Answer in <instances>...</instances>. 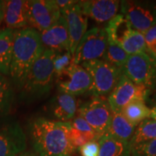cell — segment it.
I'll use <instances>...</instances> for the list:
<instances>
[{"mask_svg": "<svg viewBox=\"0 0 156 156\" xmlns=\"http://www.w3.org/2000/svg\"><path fill=\"white\" fill-rule=\"evenodd\" d=\"M98 156H131V146L129 142L123 141L105 134L98 140Z\"/></svg>", "mask_w": 156, "mask_h": 156, "instance_id": "20", "label": "cell"}, {"mask_svg": "<svg viewBox=\"0 0 156 156\" xmlns=\"http://www.w3.org/2000/svg\"><path fill=\"white\" fill-rule=\"evenodd\" d=\"M122 71L123 75L134 83L150 89L156 82V58L147 52L132 54Z\"/></svg>", "mask_w": 156, "mask_h": 156, "instance_id": "5", "label": "cell"}, {"mask_svg": "<svg viewBox=\"0 0 156 156\" xmlns=\"http://www.w3.org/2000/svg\"><path fill=\"white\" fill-rule=\"evenodd\" d=\"M28 26L41 33L48 29L61 17V11L54 0L26 1Z\"/></svg>", "mask_w": 156, "mask_h": 156, "instance_id": "9", "label": "cell"}, {"mask_svg": "<svg viewBox=\"0 0 156 156\" xmlns=\"http://www.w3.org/2000/svg\"><path fill=\"white\" fill-rule=\"evenodd\" d=\"M147 53L156 58V24L144 34Z\"/></svg>", "mask_w": 156, "mask_h": 156, "instance_id": "29", "label": "cell"}, {"mask_svg": "<svg viewBox=\"0 0 156 156\" xmlns=\"http://www.w3.org/2000/svg\"><path fill=\"white\" fill-rule=\"evenodd\" d=\"M40 33L27 28L15 30L9 77L12 85L21 88L30 68L44 51Z\"/></svg>", "mask_w": 156, "mask_h": 156, "instance_id": "2", "label": "cell"}, {"mask_svg": "<svg viewBox=\"0 0 156 156\" xmlns=\"http://www.w3.org/2000/svg\"><path fill=\"white\" fill-rule=\"evenodd\" d=\"M70 123H71L72 127L75 129L77 130H79V131L80 132H94L93 129L91 128V126L88 124V123L80 116H77L74 118L70 122Z\"/></svg>", "mask_w": 156, "mask_h": 156, "instance_id": "31", "label": "cell"}, {"mask_svg": "<svg viewBox=\"0 0 156 156\" xmlns=\"http://www.w3.org/2000/svg\"><path fill=\"white\" fill-rule=\"evenodd\" d=\"M80 65L90 76L91 86L87 93L93 97H103L110 94L122 75V69L114 67L103 58L83 62Z\"/></svg>", "mask_w": 156, "mask_h": 156, "instance_id": "4", "label": "cell"}, {"mask_svg": "<svg viewBox=\"0 0 156 156\" xmlns=\"http://www.w3.org/2000/svg\"><path fill=\"white\" fill-rule=\"evenodd\" d=\"M14 98L12 84L6 76L0 74V116H5L10 112Z\"/></svg>", "mask_w": 156, "mask_h": 156, "instance_id": "24", "label": "cell"}, {"mask_svg": "<svg viewBox=\"0 0 156 156\" xmlns=\"http://www.w3.org/2000/svg\"><path fill=\"white\" fill-rule=\"evenodd\" d=\"M136 126L129 122L121 113L113 112L110 125L106 132V134L129 142L135 132Z\"/></svg>", "mask_w": 156, "mask_h": 156, "instance_id": "19", "label": "cell"}, {"mask_svg": "<svg viewBox=\"0 0 156 156\" xmlns=\"http://www.w3.org/2000/svg\"><path fill=\"white\" fill-rule=\"evenodd\" d=\"M79 103L75 95L66 93L56 95L51 100L50 105L51 114L59 122H70L75 118Z\"/></svg>", "mask_w": 156, "mask_h": 156, "instance_id": "17", "label": "cell"}, {"mask_svg": "<svg viewBox=\"0 0 156 156\" xmlns=\"http://www.w3.org/2000/svg\"><path fill=\"white\" fill-rule=\"evenodd\" d=\"M134 29L132 28L131 25L124 15L122 14L116 15L114 18L111 20L105 28L108 40L119 46H122L130 36Z\"/></svg>", "mask_w": 156, "mask_h": 156, "instance_id": "18", "label": "cell"}, {"mask_svg": "<svg viewBox=\"0 0 156 156\" xmlns=\"http://www.w3.org/2000/svg\"><path fill=\"white\" fill-rule=\"evenodd\" d=\"M70 122L39 117L29 124L33 147L39 156H73L76 149L69 139Z\"/></svg>", "mask_w": 156, "mask_h": 156, "instance_id": "1", "label": "cell"}, {"mask_svg": "<svg viewBox=\"0 0 156 156\" xmlns=\"http://www.w3.org/2000/svg\"><path fill=\"white\" fill-rule=\"evenodd\" d=\"M149 119H152L156 121V104L153 108H151V115H150Z\"/></svg>", "mask_w": 156, "mask_h": 156, "instance_id": "34", "label": "cell"}, {"mask_svg": "<svg viewBox=\"0 0 156 156\" xmlns=\"http://www.w3.org/2000/svg\"><path fill=\"white\" fill-rule=\"evenodd\" d=\"M3 20V4L2 1H0V23Z\"/></svg>", "mask_w": 156, "mask_h": 156, "instance_id": "35", "label": "cell"}, {"mask_svg": "<svg viewBox=\"0 0 156 156\" xmlns=\"http://www.w3.org/2000/svg\"><path fill=\"white\" fill-rule=\"evenodd\" d=\"M54 1L61 12L69 8L77 2V1H73V0H54Z\"/></svg>", "mask_w": 156, "mask_h": 156, "instance_id": "32", "label": "cell"}, {"mask_svg": "<svg viewBox=\"0 0 156 156\" xmlns=\"http://www.w3.org/2000/svg\"><path fill=\"white\" fill-rule=\"evenodd\" d=\"M81 156H98L99 143L98 140H93L79 148Z\"/></svg>", "mask_w": 156, "mask_h": 156, "instance_id": "30", "label": "cell"}, {"mask_svg": "<svg viewBox=\"0 0 156 156\" xmlns=\"http://www.w3.org/2000/svg\"><path fill=\"white\" fill-rule=\"evenodd\" d=\"M3 20L7 28L13 30L27 28L26 1L7 0L2 1Z\"/></svg>", "mask_w": 156, "mask_h": 156, "instance_id": "16", "label": "cell"}, {"mask_svg": "<svg viewBox=\"0 0 156 156\" xmlns=\"http://www.w3.org/2000/svg\"><path fill=\"white\" fill-rule=\"evenodd\" d=\"M17 156H39L38 154L35 152H31V151H24L23 153H20Z\"/></svg>", "mask_w": 156, "mask_h": 156, "instance_id": "33", "label": "cell"}, {"mask_svg": "<svg viewBox=\"0 0 156 156\" xmlns=\"http://www.w3.org/2000/svg\"><path fill=\"white\" fill-rule=\"evenodd\" d=\"M113 112L107 99L93 97L77 110L78 116L83 118L91 126L98 140L106 133L110 125Z\"/></svg>", "mask_w": 156, "mask_h": 156, "instance_id": "6", "label": "cell"}, {"mask_svg": "<svg viewBox=\"0 0 156 156\" xmlns=\"http://www.w3.org/2000/svg\"><path fill=\"white\" fill-rule=\"evenodd\" d=\"M73 55L69 51L56 53L54 59V71L55 79L59 77L73 62Z\"/></svg>", "mask_w": 156, "mask_h": 156, "instance_id": "27", "label": "cell"}, {"mask_svg": "<svg viewBox=\"0 0 156 156\" xmlns=\"http://www.w3.org/2000/svg\"><path fill=\"white\" fill-rule=\"evenodd\" d=\"M26 137L17 122L0 129V156H17L25 151Z\"/></svg>", "mask_w": 156, "mask_h": 156, "instance_id": "12", "label": "cell"}, {"mask_svg": "<svg viewBox=\"0 0 156 156\" xmlns=\"http://www.w3.org/2000/svg\"><path fill=\"white\" fill-rule=\"evenodd\" d=\"M78 5L84 15L98 23H108L120 9V2L116 0L78 1Z\"/></svg>", "mask_w": 156, "mask_h": 156, "instance_id": "14", "label": "cell"}, {"mask_svg": "<svg viewBox=\"0 0 156 156\" xmlns=\"http://www.w3.org/2000/svg\"><path fill=\"white\" fill-rule=\"evenodd\" d=\"M56 52L44 49L41 55L30 68L19 90L20 98L30 103L42 98L50 93L54 77V59Z\"/></svg>", "mask_w": 156, "mask_h": 156, "instance_id": "3", "label": "cell"}, {"mask_svg": "<svg viewBox=\"0 0 156 156\" xmlns=\"http://www.w3.org/2000/svg\"><path fill=\"white\" fill-rule=\"evenodd\" d=\"M119 9L132 28L143 34L156 24V2H154L122 1Z\"/></svg>", "mask_w": 156, "mask_h": 156, "instance_id": "8", "label": "cell"}, {"mask_svg": "<svg viewBox=\"0 0 156 156\" xmlns=\"http://www.w3.org/2000/svg\"><path fill=\"white\" fill-rule=\"evenodd\" d=\"M108 36L105 28L95 27L86 31L76 48L73 63L81 64L85 62L101 59L106 53Z\"/></svg>", "mask_w": 156, "mask_h": 156, "instance_id": "7", "label": "cell"}, {"mask_svg": "<svg viewBox=\"0 0 156 156\" xmlns=\"http://www.w3.org/2000/svg\"><path fill=\"white\" fill-rule=\"evenodd\" d=\"M129 55L120 46L108 40L106 53L103 59L117 68H122L125 64Z\"/></svg>", "mask_w": 156, "mask_h": 156, "instance_id": "25", "label": "cell"}, {"mask_svg": "<svg viewBox=\"0 0 156 156\" xmlns=\"http://www.w3.org/2000/svg\"><path fill=\"white\" fill-rule=\"evenodd\" d=\"M120 113L129 122L137 126L142 121L149 119L151 108L145 104V101L135 100L123 108Z\"/></svg>", "mask_w": 156, "mask_h": 156, "instance_id": "22", "label": "cell"}, {"mask_svg": "<svg viewBox=\"0 0 156 156\" xmlns=\"http://www.w3.org/2000/svg\"><path fill=\"white\" fill-rule=\"evenodd\" d=\"M58 92L72 95H83L88 92L91 78L80 64L72 62L64 73L56 79Z\"/></svg>", "mask_w": 156, "mask_h": 156, "instance_id": "11", "label": "cell"}, {"mask_svg": "<svg viewBox=\"0 0 156 156\" xmlns=\"http://www.w3.org/2000/svg\"><path fill=\"white\" fill-rule=\"evenodd\" d=\"M40 36L45 49L52 50L56 53L69 51L67 23L62 15L51 28L41 32Z\"/></svg>", "mask_w": 156, "mask_h": 156, "instance_id": "15", "label": "cell"}, {"mask_svg": "<svg viewBox=\"0 0 156 156\" xmlns=\"http://www.w3.org/2000/svg\"><path fill=\"white\" fill-rule=\"evenodd\" d=\"M131 156H156V139L132 147Z\"/></svg>", "mask_w": 156, "mask_h": 156, "instance_id": "28", "label": "cell"}, {"mask_svg": "<svg viewBox=\"0 0 156 156\" xmlns=\"http://www.w3.org/2000/svg\"><path fill=\"white\" fill-rule=\"evenodd\" d=\"M154 139H156V121L147 119L136 126L129 144L132 147Z\"/></svg>", "mask_w": 156, "mask_h": 156, "instance_id": "23", "label": "cell"}, {"mask_svg": "<svg viewBox=\"0 0 156 156\" xmlns=\"http://www.w3.org/2000/svg\"><path fill=\"white\" fill-rule=\"evenodd\" d=\"M148 91V87L136 85L122 74L116 87L108 95L107 101L113 112L120 113L132 101H145Z\"/></svg>", "mask_w": 156, "mask_h": 156, "instance_id": "10", "label": "cell"}, {"mask_svg": "<svg viewBox=\"0 0 156 156\" xmlns=\"http://www.w3.org/2000/svg\"><path fill=\"white\" fill-rule=\"evenodd\" d=\"M69 139L73 147L77 149L93 140H98V137L94 132H83L75 129L71 126Z\"/></svg>", "mask_w": 156, "mask_h": 156, "instance_id": "26", "label": "cell"}, {"mask_svg": "<svg viewBox=\"0 0 156 156\" xmlns=\"http://www.w3.org/2000/svg\"><path fill=\"white\" fill-rule=\"evenodd\" d=\"M15 30L4 28L0 30V74L9 75Z\"/></svg>", "mask_w": 156, "mask_h": 156, "instance_id": "21", "label": "cell"}, {"mask_svg": "<svg viewBox=\"0 0 156 156\" xmlns=\"http://www.w3.org/2000/svg\"><path fill=\"white\" fill-rule=\"evenodd\" d=\"M61 15L67 23L69 38V51L73 56L78 44L87 31V17L78 5H75L61 12Z\"/></svg>", "mask_w": 156, "mask_h": 156, "instance_id": "13", "label": "cell"}]
</instances>
